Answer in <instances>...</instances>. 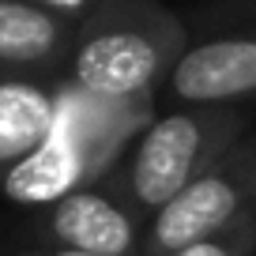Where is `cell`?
Returning a JSON list of instances; mask_svg holds the SVG:
<instances>
[{"label": "cell", "mask_w": 256, "mask_h": 256, "mask_svg": "<svg viewBox=\"0 0 256 256\" xmlns=\"http://www.w3.org/2000/svg\"><path fill=\"white\" fill-rule=\"evenodd\" d=\"M241 208V196L230 177L222 174H204L181 192L154 218V245L177 252V248L200 245L215 230H222Z\"/></svg>", "instance_id": "cell-4"}, {"label": "cell", "mask_w": 256, "mask_h": 256, "mask_svg": "<svg viewBox=\"0 0 256 256\" xmlns=\"http://www.w3.org/2000/svg\"><path fill=\"white\" fill-rule=\"evenodd\" d=\"M68 23L49 4L0 0V64H46L60 49Z\"/></svg>", "instance_id": "cell-7"}, {"label": "cell", "mask_w": 256, "mask_h": 256, "mask_svg": "<svg viewBox=\"0 0 256 256\" xmlns=\"http://www.w3.org/2000/svg\"><path fill=\"white\" fill-rule=\"evenodd\" d=\"M170 256H230L222 245H215V241H200V245H188V248H177V252Z\"/></svg>", "instance_id": "cell-8"}, {"label": "cell", "mask_w": 256, "mask_h": 256, "mask_svg": "<svg viewBox=\"0 0 256 256\" xmlns=\"http://www.w3.org/2000/svg\"><path fill=\"white\" fill-rule=\"evenodd\" d=\"M56 94L30 80H0V177L12 174L49 140Z\"/></svg>", "instance_id": "cell-6"}, {"label": "cell", "mask_w": 256, "mask_h": 256, "mask_svg": "<svg viewBox=\"0 0 256 256\" xmlns=\"http://www.w3.org/2000/svg\"><path fill=\"white\" fill-rule=\"evenodd\" d=\"M162 64V49L136 26H94L72 56L76 87L102 102L124 106L151 87Z\"/></svg>", "instance_id": "cell-1"}, {"label": "cell", "mask_w": 256, "mask_h": 256, "mask_svg": "<svg viewBox=\"0 0 256 256\" xmlns=\"http://www.w3.org/2000/svg\"><path fill=\"white\" fill-rule=\"evenodd\" d=\"M49 230L64 248L90 256H124L132 248L128 215L98 192H72L49 215Z\"/></svg>", "instance_id": "cell-5"}, {"label": "cell", "mask_w": 256, "mask_h": 256, "mask_svg": "<svg viewBox=\"0 0 256 256\" xmlns=\"http://www.w3.org/2000/svg\"><path fill=\"white\" fill-rule=\"evenodd\" d=\"M49 256H90V252H76V248H56V252H49Z\"/></svg>", "instance_id": "cell-9"}, {"label": "cell", "mask_w": 256, "mask_h": 256, "mask_svg": "<svg viewBox=\"0 0 256 256\" xmlns=\"http://www.w3.org/2000/svg\"><path fill=\"white\" fill-rule=\"evenodd\" d=\"M200 144L204 132L196 124V117H174L154 120L144 132L136 147V158H132V192L144 208H166L174 196H181L196 177V158H200Z\"/></svg>", "instance_id": "cell-2"}, {"label": "cell", "mask_w": 256, "mask_h": 256, "mask_svg": "<svg viewBox=\"0 0 256 256\" xmlns=\"http://www.w3.org/2000/svg\"><path fill=\"white\" fill-rule=\"evenodd\" d=\"M174 90L188 102H222L256 90V42L222 38L196 46L177 60L170 76Z\"/></svg>", "instance_id": "cell-3"}]
</instances>
